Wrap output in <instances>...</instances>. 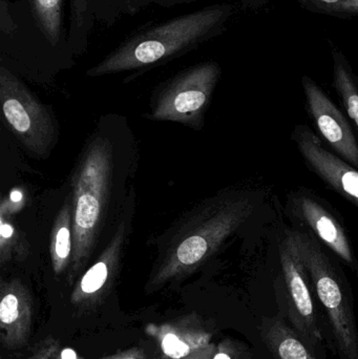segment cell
<instances>
[{
  "mask_svg": "<svg viewBox=\"0 0 358 359\" xmlns=\"http://www.w3.org/2000/svg\"><path fill=\"white\" fill-rule=\"evenodd\" d=\"M2 115L11 130L29 153L37 158L50 155L58 142V124L50 109L6 67H0Z\"/></svg>",
  "mask_w": 358,
  "mask_h": 359,
  "instance_id": "5",
  "label": "cell"
},
{
  "mask_svg": "<svg viewBox=\"0 0 358 359\" xmlns=\"http://www.w3.org/2000/svg\"><path fill=\"white\" fill-rule=\"evenodd\" d=\"M135 190L132 188L125 209L111 234L104 250L99 255L94 265L90 266L81 276L71 293V301L75 306L92 305L109 291L113 278L117 276L126 241L132 231L134 212Z\"/></svg>",
  "mask_w": 358,
  "mask_h": 359,
  "instance_id": "8",
  "label": "cell"
},
{
  "mask_svg": "<svg viewBox=\"0 0 358 359\" xmlns=\"http://www.w3.org/2000/svg\"><path fill=\"white\" fill-rule=\"evenodd\" d=\"M306 165L331 189L358 207V170L331 153L309 126L298 124L291 135Z\"/></svg>",
  "mask_w": 358,
  "mask_h": 359,
  "instance_id": "11",
  "label": "cell"
},
{
  "mask_svg": "<svg viewBox=\"0 0 358 359\" xmlns=\"http://www.w3.org/2000/svg\"><path fill=\"white\" fill-rule=\"evenodd\" d=\"M130 1L136 2V4H149V2H157V4H168V6H172V4H182V2L187 1H193V0H130Z\"/></svg>",
  "mask_w": 358,
  "mask_h": 359,
  "instance_id": "24",
  "label": "cell"
},
{
  "mask_svg": "<svg viewBox=\"0 0 358 359\" xmlns=\"http://www.w3.org/2000/svg\"><path fill=\"white\" fill-rule=\"evenodd\" d=\"M118 121L102 120L83 147L71 177L73 257L67 280L73 283L96 252L105 232L116 227L130 196L126 182L135 154L120 135Z\"/></svg>",
  "mask_w": 358,
  "mask_h": 359,
  "instance_id": "1",
  "label": "cell"
},
{
  "mask_svg": "<svg viewBox=\"0 0 358 359\" xmlns=\"http://www.w3.org/2000/svg\"><path fill=\"white\" fill-rule=\"evenodd\" d=\"M334 8L343 12L358 13V0H342Z\"/></svg>",
  "mask_w": 358,
  "mask_h": 359,
  "instance_id": "23",
  "label": "cell"
},
{
  "mask_svg": "<svg viewBox=\"0 0 358 359\" xmlns=\"http://www.w3.org/2000/svg\"><path fill=\"white\" fill-rule=\"evenodd\" d=\"M287 209L291 217L307 226L323 246L357 271L358 262L344 226L317 196L306 189L292 191L288 196Z\"/></svg>",
  "mask_w": 358,
  "mask_h": 359,
  "instance_id": "9",
  "label": "cell"
},
{
  "mask_svg": "<svg viewBox=\"0 0 358 359\" xmlns=\"http://www.w3.org/2000/svg\"><path fill=\"white\" fill-rule=\"evenodd\" d=\"M0 295L2 345L6 349H18L27 343L31 332V295L16 278L1 283Z\"/></svg>",
  "mask_w": 358,
  "mask_h": 359,
  "instance_id": "13",
  "label": "cell"
},
{
  "mask_svg": "<svg viewBox=\"0 0 358 359\" xmlns=\"http://www.w3.org/2000/svg\"><path fill=\"white\" fill-rule=\"evenodd\" d=\"M73 198L67 196L59 210L52 233H50V253L53 270L57 276L69 271L73 257Z\"/></svg>",
  "mask_w": 358,
  "mask_h": 359,
  "instance_id": "15",
  "label": "cell"
},
{
  "mask_svg": "<svg viewBox=\"0 0 358 359\" xmlns=\"http://www.w3.org/2000/svg\"><path fill=\"white\" fill-rule=\"evenodd\" d=\"M14 255L22 259L27 255V247L13 223L11 201L4 198L0 205V262L2 265L10 261Z\"/></svg>",
  "mask_w": 358,
  "mask_h": 359,
  "instance_id": "17",
  "label": "cell"
},
{
  "mask_svg": "<svg viewBox=\"0 0 358 359\" xmlns=\"http://www.w3.org/2000/svg\"><path fill=\"white\" fill-rule=\"evenodd\" d=\"M61 359H80L78 358L77 353L73 350L65 349L61 350Z\"/></svg>",
  "mask_w": 358,
  "mask_h": 359,
  "instance_id": "25",
  "label": "cell"
},
{
  "mask_svg": "<svg viewBox=\"0 0 358 359\" xmlns=\"http://www.w3.org/2000/svg\"><path fill=\"white\" fill-rule=\"evenodd\" d=\"M260 335L269 359H325L280 313L263 318Z\"/></svg>",
  "mask_w": 358,
  "mask_h": 359,
  "instance_id": "14",
  "label": "cell"
},
{
  "mask_svg": "<svg viewBox=\"0 0 358 359\" xmlns=\"http://www.w3.org/2000/svg\"><path fill=\"white\" fill-rule=\"evenodd\" d=\"M32 8L42 33L56 46L61 35L62 0H32Z\"/></svg>",
  "mask_w": 358,
  "mask_h": 359,
  "instance_id": "18",
  "label": "cell"
},
{
  "mask_svg": "<svg viewBox=\"0 0 358 359\" xmlns=\"http://www.w3.org/2000/svg\"><path fill=\"white\" fill-rule=\"evenodd\" d=\"M279 250L284 280V289L277 294L279 313L305 341L326 359L319 312L308 273L296 250L285 238L280 243Z\"/></svg>",
  "mask_w": 358,
  "mask_h": 359,
  "instance_id": "7",
  "label": "cell"
},
{
  "mask_svg": "<svg viewBox=\"0 0 358 359\" xmlns=\"http://www.w3.org/2000/svg\"><path fill=\"white\" fill-rule=\"evenodd\" d=\"M27 359H61L60 345L56 339L48 337L35 348Z\"/></svg>",
  "mask_w": 358,
  "mask_h": 359,
  "instance_id": "20",
  "label": "cell"
},
{
  "mask_svg": "<svg viewBox=\"0 0 358 359\" xmlns=\"http://www.w3.org/2000/svg\"><path fill=\"white\" fill-rule=\"evenodd\" d=\"M228 15L229 6H212L147 29L124 42L88 75H111L163 62L208 39Z\"/></svg>",
  "mask_w": 358,
  "mask_h": 359,
  "instance_id": "4",
  "label": "cell"
},
{
  "mask_svg": "<svg viewBox=\"0 0 358 359\" xmlns=\"http://www.w3.org/2000/svg\"><path fill=\"white\" fill-rule=\"evenodd\" d=\"M306 107L317 132L336 155L358 170V138L351 122L311 78L303 77Z\"/></svg>",
  "mask_w": 358,
  "mask_h": 359,
  "instance_id": "10",
  "label": "cell"
},
{
  "mask_svg": "<svg viewBox=\"0 0 358 359\" xmlns=\"http://www.w3.org/2000/svg\"><path fill=\"white\" fill-rule=\"evenodd\" d=\"M102 359H146V354L141 348L135 347Z\"/></svg>",
  "mask_w": 358,
  "mask_h": 359,
  "instance_id": "22",
  "label": "cell"
},
{
  "mask_svg": "<svg viewBox=\"0 0 358 359\" xmlns=\"http://www.w3.org/2000/svg\"><path fill=\"white\" fill-rule=\"evenodd\" d=\"M254 209L256 196L247 191L216 196L195 209L170 236L149 285L157 288L197 269L249 219Z\"/></svg>",
  "mask_w": 358,
  "mask_h": 359,
  "instance_id": "2",
  "label": "cell"
},
{
  "mask_svg": "<svg viewBox=\"0 0 358 359\" xmlns=\"http://www.w3.org/2000/svg\"><path fill=\"white\" fill-rule=\"evenodd\" d=\"M355 274H357V280H358V269L357 270V271H355Z\"/></svg>",
  "mask_w": 358,
  "mask_h": 359,
  "instance_id": "27",
  "label": "cell"
},
{
  "mask_svg": "<svg viewBox=\"0 0 358 359\" xmlns=\"http://www.w3.org/2000/svg\"><path fill=\"white\" fill-rule=\"evenodd\" d=\"M308 273L311 287L325 314L330 341L340 359H358V325L350 283L338 262L319 241L303 228L285 231Z\"/></svg>",
  "mask_w": 358,
  "mask_h": 359,
  "instance_id": "3",
  "label": "cell"
},
{
  "mask_svg": "<svg viewBox=\"0 0 358 359\" xmlns=\"http://www.w3.org/2000/svg\"><path fill=\"white\" fill-rule=\"evenodd\" d=\"M334 88L358 132V81L340 55H334Z\"/></svg>",
  "mask_w": 358,
  "mask_h": 359,
  "instance_id": "16",
  "label": "cell"
},
{
  "mask_svg": "<svg viewBox=\"0 0 358 359\" xmlns=\"http://www.w3.org/2000/svg\"><path fill=\"white\" fill-rule=\"evenodd\" d=\"M160 359H214L216 346L198 318H184L153 327Z\"/></svg>",
  "mask_w": 358,
  "mask_h": 359,
  "instance_id": "12",
  "label": "cell"
},
{
  "mask_svg": "<svg viewBox=\"0 0 358 359\" xmlns=\"http://www.w3.org/2000/svg\"><path fill=\"white\" fill-rule=\"evenodd\" d=\"M214 359H256L254 351L242 341L227 339L216 346Z\"/></svg>",
  "mask_w": 358,
  "mask_h": 359,
  "instance_id": "19",
  "label": "cell"
},
{
  "mask_svg": "<svg viewBox=\"0 0 358 359\" xmlns=\"http://www.w3.org/2000/svg\"><path fill=\"white\" fill-rule=\"evenodd\" d=\"M317 1L324 2V4H331V6L333 4V6H336V4H340L342 0H317Z\"/></svg>",
  "mask_w": 358,
  "mask_h": 359,
  "instance_id": "26",
  "label": "cell"
},
{
  "mask_svg": "<svg viewBox=\"0 0 358 359\" xmlns=\"http://www.w3.org/2000/svg\"><path fill=\"white\" fill-rule=\"evenodd\" d=\"M220 75V67L214 62L201 63L179 74L156 97L151 118L200 126Z\"/></svg>",
  "mask_w": 358,
  "mask_h": 359,
  "instance_id": "6",
  "label": "cell"
},
{
  "mask_svg": "<svg viewBox=\"0 0 358 359\" xmlns=\"http://www.w3.org/2000/svg\"><path fill=\"white\" fill-rule=\"evenodd\" d=\"M88 0H71V31H77L85 25Z\"/></svg>",
  "mask_w": 358,
  "mask_h": 359,
  "instance_id": "21",
  "label": "cell"
}]
</instances>
